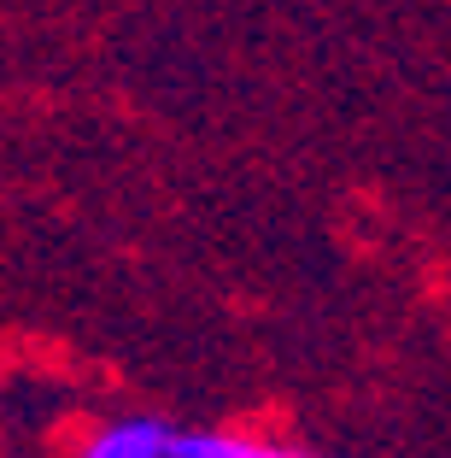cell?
Here are the masks:
<instances>
[{
  "label": "cell",
  "instance_id": "obj_1",
  "mask_svg": "<svg viewBox=\"0 0 451 458\" xmlns=\"http://www.w3.org/2000/svg\"><path fill=\"white\" fill-rule=\"evenodd\" d=\"M82 458H171V429L164 423H112V429H100L88 441V453Z\"/></svg>",
  "mask_w": 451,
  "mask_h": 458
},
{
  "label": "cell",
  "instance_id": "obj_2",
  "mask_svg": "<svg viewBox=\"0 0 451 458\" xmlns=\"http://www.w3.org/2000/svg\"><path fill=\"white\" fill-rule=\"evenodd\" d=\"M171 458H288L264 441H240V435H171Z\"/></svg>",
  "mask_w": 451,
  "mask_h": 458
}]
</instances>
